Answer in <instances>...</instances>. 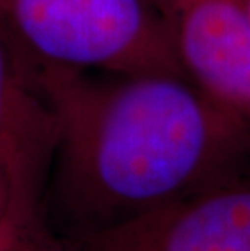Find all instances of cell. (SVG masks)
<instances>
[{
    "instance_id": "6da1fadb",
    "label": "cell",
    "mask_w": 250,
    "mask_h": 251,
    "mask_svg": "<svg viewBox=\"0 0 250 251\" xmlns=\"http://www.w3.org/2000/svg\"><path fill=\"white\" fill-rule=\"evenodd\" d=\"M47 67L58 185L82 238L250 172V119L180 73Z\"/></svg>"
},
{
    "instance_id": "7a4b0ae2",
    "label": "cell",
    "mask_w": 250,
    "mask_h": 251,
    "mask_svg": "<svg viewBox=\"0 0 250 251\" xmlns=\"http://www.w3.org/2000/svg\"><path fill=\"white\" fill-rule=\"evenodd\" d=\"M0 21L47 67L182 75L153 0H0Z\"/></svg>"
},
{
    "instance_id": "3957f363",
    "label": "cell",
    "mask_w": 250,
    "mask_h": 251,
    "mask_svg": "<svg viewBox=\"0 0 250 251\" xmlns=\"http://www.w3.org/2000/svg\"><path fill=\"white\" fill-rule=\"evenodd\" d=\"M77 251H250V172L86 235Z\"/></svg>"
},
{
    "instance_id": "277c9868",
    "label": "cell",
    "mask_w": 250,
    "mask_h": 251,
    "mask_svg": "<svg viewBox=\"0 0 250 251\" xmlns=\"http://www.w3.org/2000/svg\"><path fill=\"white\" fill-rule=\"evenodd\" d=\"M179 68L216 102L250 119V20L241 0H153Z\"/></svg>"
},
{
    "instance_id": "5b68a950",
    "label": "cell",
    "mask_w": 250,
    "mask_h": 251,
    "mask_svg": "<svg viewBox=\"0 0 250 251\" xmlns=\"http://www.w3.org/2000/svg\"><path fill=\"white\" fill-rule=\"evenodd\" d=\"M34 105L21 88L13 54L5 37L0 36V170L8 167L13 175L20 135H26V126L33 125L34 115H39V112L34 114Z\"/></svg>"
},
{
    "instance_id": "8992f818",
    "label": "cell",
    "mask_w": 250,
    "mask_h": 251,
    "mask_svg": "<svg viewBox=\"0 0 250 251\" xmlns=\"http://www.w3.org/2000/svg\"><path fill=\"white\" fill-rule=\"evenodd\" d=\"M241 3H242L244 10H246V13H247L249 20H250V0H241Z\"/></svg>"
},
{
    "instance_id": "52a82bcc",
    "label": "cell",
    "mask_w": 250,
    "mask_h": 251,
    "mask_svg": "<svg viewBox=\"0 0 250 251\" xmlns=\"http://www.w3.org/2000/svg\"><path fill=\"white\" fill-rule=\"evenodd\" d=\"M0 251H2V248H0Z\"/></svg>"
}]
</instances>
